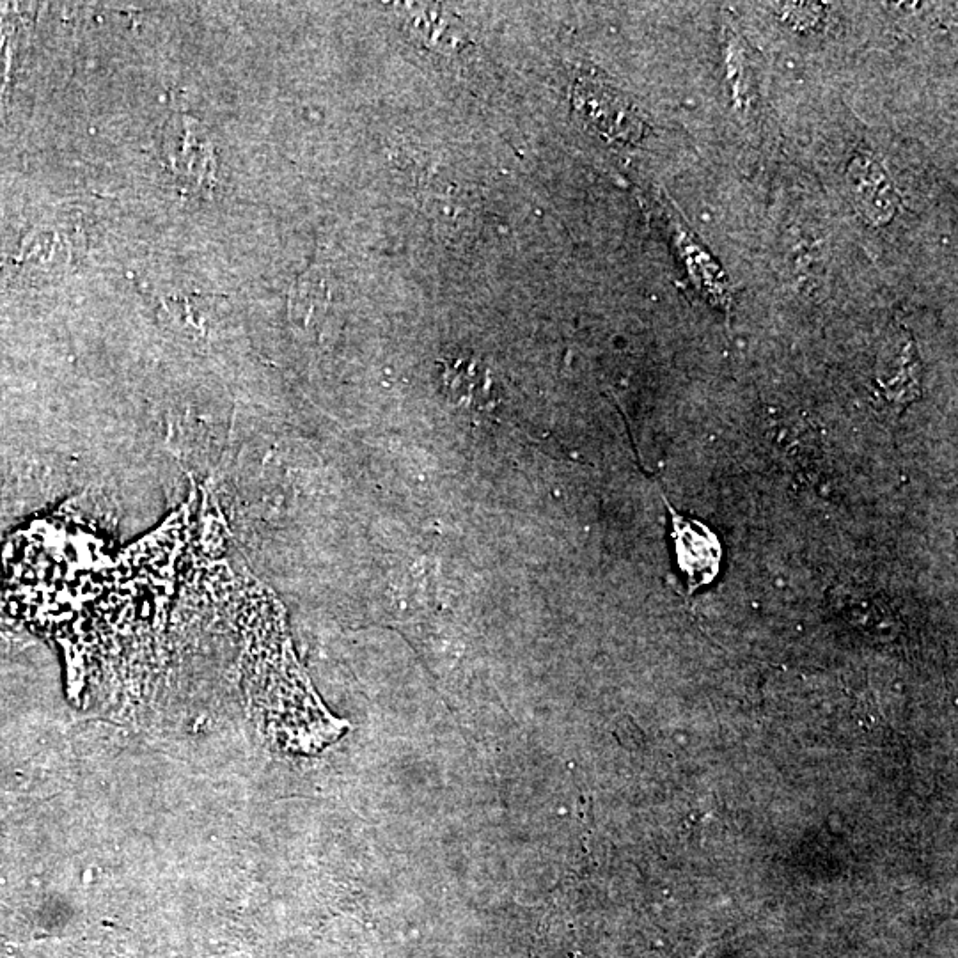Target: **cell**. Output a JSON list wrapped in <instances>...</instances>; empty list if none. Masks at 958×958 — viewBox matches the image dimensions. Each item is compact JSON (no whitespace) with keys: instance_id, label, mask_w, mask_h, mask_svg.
I'll use <instances>...</instances> for the list:
<instances>
[{"instance_id":"6da1fadb","label":"cell","mask_w":958,"mask_h":958,"mask_svg":"<svg viewBox=\"0 0 958 958\" xmlns=\"http://www.w3.org/2000/svg\"><path fill=\"white\" fill-rule=\"evenodd\" d=\"M847 185L856 210L870 226L882 228L895 219L900 196L886 165L872 153H857L847 167Z\"/></svg>"},{"instance_id":"277c9868","label":"cell","mask_w":958,"mask_h":958,"mask_svg":"<svg viewBox=\"0 0 958 958\" xmlns=\"http://www.w3.org/2000/svg\"><path fill=\"white\" fill-rule=\"evenodd\" d=\"M827 6L818 2H778L772 4V11L776 13L783 24L792 31L811 32L822 24L827 15Z\"/></svg>"},{"instance_id":"5b68a950","label":"cell","mask_w":958,"mask_h":958,"mask_svg":"<svg viewBox=\"0 0 958 958\" xmlns=\"http://www.w3.org/2000/svg\"><path fill=\"white\" fill-rule=\"evenodd\" d=\"M726 63H728V80H730L733 95L737 98L739 109H744V103L749 98V79H751V70L746 64V48L742 47V41L737 38V34L728 31V43H726Z\"/></svg>"},{"instance_id":"7a4b0ae2","label":"cell","mask_w":958,"mask_h":958,"mask_svg":"<svg viewBox=\"0 0 958 958\" xmlns=\"http://www.w3.org/2000/svg\"><path fill=\"white\" fill-rule=\"evenodd\" d=\"M668 504L673 519V540H675L678 566L689 582V588L698 589L715 581L721 572L723 547L717 534L699 520L689 519L673 510Z\"/></svg>"},{"instance_id":"3957f363","label":"cell","mask_w":958,"mask_h":958,"mask_svg":"<svg viewBox=\"0 0 958 958\" xmlns=\"http://www.w3.org/2000/svg\"><path fill=\"white\" fill-rule=\"evenodd\" d=\"M575 103L582 116L605 137L632 142L643 135V119L618 91L591 82L581 84L575 89Z\"/></svg>"}]
</instances>
